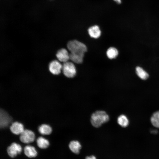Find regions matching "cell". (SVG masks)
Wrapping results in <instances>:
<instances>
[{"label": "cell", "instance_id": "cell-1", "mask_svg": "<svg viewBox=\"0 0 159 159\" xmlns=\"http://www.w3.org/2000/svg\"><path fill=\"white\" fill-rule=\"evenodd\" d=\"M109 120V116L105 111L98 110L92 114L91 117L90 122L93 126L99 127L103 124L107 122Z\"/></svg>", "mask_w": 159, "mask_h": 159}, {"label": "cell", "instance_id": "cell-10", "mask_svg": "<svg viewBox=\"0 0 159 159\" xmlns=\"http://www.w3.org/2000/svg\"><path fill=\"white\" fill-rule=\"evenodd\" d=\"M88 32L91 37L96 39L99 38L101 34L99 27L96 25L90 27L88 29Z\"/></svg>", "mask_w": 159, "mask_h": 159}, {"label": "cell", "instance_id": "cell-3", "mask_svg": "<svg viewBox=\"0 0 159 159\" xmlns=\"http://www.w3.org/2000/svg\"><path fill=\"white\" fill-rule=\"evenodd\" d=\"M62 70L64 75L68 78L74 77L76 72L74 65L72 62L68 61L64 63Z\"/></svg>", "mask_w": 159, "mask_h": 159}, {"label": "cell", "instance_id": "cell-16", "mask_svg": "<svg viewBox=\"0 0 159 159\" xmlns=\"http://www.w3.org/2000/svg\"><path fill=\"white\" fill-rule=\"evenodd\" d=\"M117 122L119 125L124 127H127L129 123V120L127 117L123 114L118 116Z\"/></svg>", "mask_w": 159, "mask_h": 159}, {"label": "cell", "instance_id": "cell-17", "mask_svg": "<svg viewBox=\"0 0 159 159\" xmlns=\"http://www.w3.org/2000/svg\"><path fill=\"white\" fill-rule=\"evenodd\" d=\"M84 55L76 54L72 53L69 54L70 59L73 62L80 64L83 61Z\"/></svg>", "mask_w": 159, "mask_h": 159}, {"label": "cell", "instance_id": "cell-8", "mask_svg": "<svg viewBox=\"0 0 159 159\" xmlns=\"http://www.w3.org/2000/svg\"><path fill=\"white\" fill-rule=\"evenodd\" d=\"M10 129L13 133L16 135H20L24 130L23 125L17 122H13L10 126Z\"/></svg>", "mask_w": 159, "mask_h": 159}, {"label": "cell", "instance_id": "cell-7", "mask_svg": "<svg viewBox=\"0 0 159 159\" xmlns=\"http://www.w3.org/2000/svg\"><path fill=\"white\" fill-rule=\"evenodd\" d=\"M56 55L58 60L64 63L68 62L70 59L69 54L67 51L64 48L58 50Z\"/></svg>", "mask_w": 159, "mask_h": 159}, {"label": "cell", "instance_id": "cell-12", "mask_svg": "<svg viewBox=\"0 0 159 159\" xmlns=\"http://www.w3.org/2000/svg\"><path fill=\"white\" fill-rule=\"evenodd\" d=\"M24 153L27 156L30 158L35 157L37 155V152L35 148L31 145H27L24 147Z\"/></svg>", "mask_w": 159, "mask_h": 159}, {"label": "cell", "instance_id": "cell-2", "mask_svg": "<svg viewBox=\"0 0 159 159\" xmlns=\"http://www.w3.org/2000/svg\"><path fill=\"white\" fill-rule=\"evenodd\" d=\"M67 48L70 53L84 55L87 51V48L83 43L77 40L69 41L67 44Z\"/></svg>", "mask_w": 159, "mask_h": 159}, {"label": "cell", "instance_id": "cell-9", "mask_svg": "<svg viewBox=\"0 0 159 159\" xmlns=\"http://www.w3.org/2000/svg\"><path fill=\"white\" fill-rule=\"evenodd\" d=\"M135 72L137 76L142 80H146L149 77L148 73L143 67L140 66H136Z\"/></svg>", "mask_w": 159, "mask_h": 159}, {"label": "cell", "instance_id": "cell-20", "mask_svg": "<svg viewBox=\"0 0 159 159\" xmlns=\"http://www.w3.org/2000/svg\"><path fill=\"white\" fill-rule=\"evenodd\" d=\"M85 159H96V158L95 156L92 155L86 157Z\"/></svg>", "mask_w": 159, "mask_h": 159}, {"label": "cell", "instance_id": "cell-19", "mask_svg": "<svg viewBox=\"0 0 159 159\" xmlns=\"http://www.w3.org/2000/svg\"><path fill=\"white\" fill-rule=\"evenodd\" d=\"M150 121L153 126L159 128V111L153 114L151 117Z\"/></svg>", "mask_w": 159, "mask_h": 159}, {"label": "cell", "instance_id": "cell-13", "mask_svg": "<svg viewBox=\"0 0 159 159\" xmlns=\"http://www.w3.org/2000/svg\"><path fill=\"white\" fill-rule=\"evenodd\" d=\"M69 147L71 150L74 153L78 154L81 148L80 143L78 141L73 140L70 142Z\"/></svg>", "mask_w": 159, "mask_h": 159}, {"label": "cell", "instance_id": "cell-22", "mask_svg": "<svg viewBox=\"0 0 159 159\" xmlns=\"http://www.w3.org/2000/svg\"><path fill=\"white\" fill-rule=\"evenodd\" d=\"M151 132L153 134H156L158 132V131L156 130H153L151 131Z\"/></svg>", "mask_w": 159, "mask_h": 159}, {"label": "cell", "instance_id": "cell-14", "mask_svg": "<svg viewBox=\"0 0 159 159\" xmlns=\"http://www.w3.org/2000/svg\"><path fill=\"white\" fill-rule=\"evenodd\" d=\"M38 130L41 134L47 135L52 133V130L49 125L46 124H42L39 127Z\"/></svg>", "mask_w": 159, "mask_h": 159}, {"label": "cell", "instance_id": "cell-4", "mask_svg": "<svg viewBox=\"0 0 159 159\" xmlns=\"http://www.w3.org/2000/svg\"><path fill=\"white\" fill-rule=\"evenodd\" d=\"M20 140L23 143H29L33 142L35 139V135L32 130L24 129L20 134Z\"/></svg>", "mask_w": 159, "mask_h": 159}, {"label": "cell", "instance_id": "cell-6", "mask_svg": "<svg viewBox=\"0 0 159 159\" xmlns=\"http://www.w3.org/2000/svg\"><path fill=\"white\" fill-rule=\"evenodd\" d=\"M62 65L58 61L54 60L51 62L49 66L50 72L53 74L58 75L60 73Z\"/></svg>", "mask_w": 159, "mask_h": 159}, {"label": "cell", "instance_id": "cell-21", "mask_svg": "<svg viewBox=\"0 0 159 159\" xmlns=\"http://www.w3.org/2000/svg\"><path fill=\"white\" fill-rule=\"evenodd\" d=\"M118 4H120L121 3V0H113Z\"/></svg>", "mask_w": 159, "mask_h": 159}, {"label": "cell", "instance_id": "cell-11", "mask_svg": "<svg viewBox=\"0 0 159 159\" xmlns=\"http://www.w3.org/2000/svg\"><path fill=\"white\" fill-rule=\"evenodd\" d=\"M9 115L3 110L0 111V127H4L7 126L10 121Z\"/></svg>", "mask_w": 159, "mask_h": 159}, {"label": "cell", "instance_id": "cell-5", "mask_svg": "<svg viewBox=\"0 0 159 159\" xmlns=\"http://www.w3.org/2000/svg\"><path fill=\"white\" fill-rule=\"evenodd\" d=\"M22 150L21 146L16 143H13L8 147V153L11 158H14L21 153Z\"/></svg>", "mask_w": 159, "mask_h": 159}, {"label": "cell", "instance_id": "cell-18", "mask_svg": "<svg viewBox=\"0 0 159 159\" xmlns=\"http://www.w3.org/2000/svg\"><path fill=\"white\" fill-rule=\"evenodd\" d=\"M107 57L111 59L115 58L118 55V52L117 49L114 47H110L106 52Z\"/></svg>", "mask_w": 159, "mask_h": 159}, {"label": "cell", "instance_id": "cell-15", "mask_svg": "<svg viewBox=\"0 0 159 159\" xmlns=\"http://www.w3.org/2000/svg\"><path fill=\"white\" fill-rule=\"evenodd\" d=\"M37 146L42 149L47 148L49 146V141L42 137H39L37 140Z\"/></svg>", "mask_w": 159, "mask_h": 159}]
</instances>
